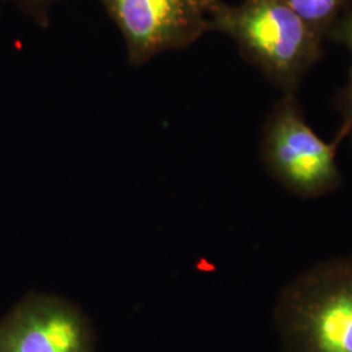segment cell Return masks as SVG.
<instances>
[{
    "instance_id": "obj_7",
    "label": "cell",
    "mask_w": 352,
    "mask_h": 352,
    "mask_svg": "<svg viewBox=\"0 0 352 352\" xmlns=\"http://www.w3.org/2000/svg\"><path fill=\"white\" fill-rule=\"evenodd\" d=\"M327 39L344 45L351 54V67L349 71V78L337 97V109L340 113V131L334 142L340 146L343 140H352V10L346 11L340 16V20L334 24L327 33Z\"/></svg>"
},
{
    "instance_id": "obj_4",
    "label": "cell",
    "mask_w": 352,
    "mask_h": 352,
    "mask_svg": "<svg viewBox=\"0 0 352 352\" xmlns=\"http://www.w3.org/2000/svg\"><path fill=\"white\" fill-rule=\"evenodd\" d=\"M122 33L128 62L142 65L188 47L209 30L205 0H98Z\"/></svg>"
},
{
    "instance_id": "obj_5",
    "label": "cell",
    "mask_w": 352,
    "mask_h": 352,
    "mask_svg": "<svg viewBox=\"0 0 352 352\" xmlns=\"http://www.w3.org/2000/svg\"><path fill=\"white\" fill-rule=\"evenodd\" d=\"M0 352H93V331L71 302L29 295L0 320Z\"/></svg>"
},
{
    "instance_id": "obj_1",
    "label": "cell",
    "mask_w": 352,
    "mask_h": 352,
    "mask_svg": "<svg viewBox=\"0 0 352 352\" xmlns=\"http://www.w3.org/2000/svg\"><path fill=\"white\" fill-rule=\"evenodd\" d=\"M209 30L231 38L241 56L283 94H296L322 55V41L286 0H219L209 11Z\"/></svg>"
},
{
    "instance_id": "obj_9",
    "label": "cell",
    "mask_w": 352,
    "mask_h": 352,
    "mask_svg": "<svg viewBox=\"0 0 352 352\" xmlns=\"http://www.w3.org/2000/svg\"><path fill=\"white\" fill-rule=\"evenodd\" d=\"M218 1H219V0H205L206 6L209 7V11H210V8L213 7L214 4H215V3H218Z\"/></svg>"
},
{
    "instance_id": "obj_2",
    "label": "cell",
    "mask_w": 352,
    "mask_h": 352,
    "mask_svg": "<svg viewBox=\"0 0 352 352\" xmlns=\"http://www.w3.org/2000/svg\"><path fill=\"white\" fill-rule=\"evenodd\" d=\"M274 317L283 352H352V254L295 278Z\"/></svg>"
},
{
    "instance_id": "obj_8",
    "label": "cell",
    "mask_w": 352,
    "mask_h": 352,
    "mask_svg": "<svg viewBox=\"0 0 352 352\" xmlns=\"http://www.w3.org/2000/svg\"><path fill=\"white\" fill-rule=\"evenodd\" d=\"M21 10L30 14L39 25L47 26L52 7L59 0H12Z\"/></svg>"
},
{
    "instance_id": "obj_6",
    "label": "cell",
    "mask_w": 352,
    "mask_h": 352,
    "mask_svg": "<svg viewBox=\"0 0 352 352\" xmlns=\"http://www.w3.org/2000/svg\"><path fill=\"white\" fill-rule=\"evenodd\" d=\"M292 11L320 41L346 12L349 0H286Z\"/></svg>"
},
{
    "instance_id": "obj_3",
    "label": "cell",
    "mask_w": 352,
    "mask_h": 352,
    "mask_svg": "<svg viewBox=\"0 0 352 352\" xmlns=\"http://www.w3.org/2000/svg\"><path fill=\"white\" fill-rule=\"evenodd\" d=\"M307 123L296 94H283L263 126L260 155L267 174L300 199H317L342 186L336 154Z\"/></svg>"
}]
</instances>
